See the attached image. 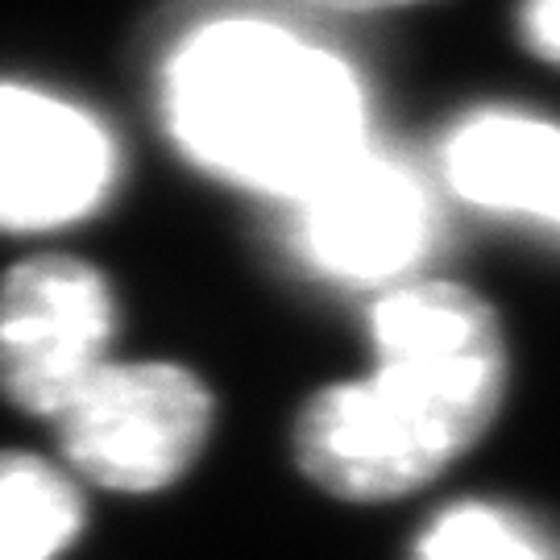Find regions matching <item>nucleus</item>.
<instances>
[{
    "label": "nucleus",
    "mask_w": 560,
    "mask_h": 560,
    "mask_svg": "<svg viewBox=\"0 0 560 560\" xmlns=\"http://www.w3.org/2000/svg\"><path fill=\"white\" fill-rule=\"evenodd\" d=\"M374 374L307 402L300 465L328 494L420 490L499 416L506 353L490 303L457 282H399L370 316Z\"/></svg>",
    "instance_id": "1"
},
{
    "label": "nucleus",
    "mask_w": 560,
    "mask_h": 560,
    "mask_svg": "<svg viewBox=\"0 0 560 560\" xmlns=\"http://www.w3.org/2000/svg\"><path fill=\"white\" fill-rule=\"evenodd\" d=\"M162 108L196 166L291 203L365 145L353 67L261 18L187 34L162 71Z\"/></svg>",
    "instance_id": "2"
},
{
    "label": "nucleus",
    "mask_w": 560,
    "mask_h": 560,
    "mask_svg": "<svg viewBox=\"0 0 560 560\" xmlns=\"http://www.w3.org/2000/svg\"><path fill=\"white\" fill-rule=\"evenodd\" d=\"M287 237L307 270L349 287H390L441 237L436 191L407 159L370 141L291 203Z\"/></svg>",
    "instance_id": "3"
},
{
    "label": "nucleus",
    "mask_w": 560,
    "mask_h": 560,
    "mask_svg": "<svg viewBox=\"0 0 560 560\" xmlns=\"http://www.w3.org/2000/svg\"><path fill=\"white\" fill-rule=\"evenodd\" d=\"M62 457L108 490L141 494L175 481L196 460L212 399L166 361L101 365L59 416Z\"/></svg>",
    "instance_id": "4"
},
{
    "label": "nucleus",
    "mask_w": 560,
    "mask_h": 560,
    "mask_svg": "<svg viewBox=\"0 0 560 560\" xmlns=\"http://www.w3.org/2000/svg\"><path fill=\"white\" fill-rule=\"evenodd\" d=\"M117 324L101 270L42 254L0 279V390L34 416H59L108 353Z\"/></svg>",
    "instance_id": "5"
},
{
    "label": "nucleus",
    "mask_w": 560,
    "mask_h": 560,
    "mask_svg": "<svg viewBox=\"0 0 560 560\" xmlns=\"http://www.w3.org/2000/svg\"><path fill=\"white\" fill-rule=\"evenodd\" d=\"M117 145L92 113L38 88L0 83V229L42 233L96 212Z\"/></svg>",
    "instance_id": "6"
},
{
    "label": "nucleus",
    "mask_w": 560,
    "mask_h": 560,
    "mask_svg": "<svg viewBox=\"0 0 560 560\" xmlns=\"http://www.w3.org/2000/svg\"><path fill=\"white\" fill-rule=\"evenodd\" d=\"M444 183L465 203L560 233V125L511 108L465 117L441 145Z\"/></svg>",
    "instance_id": "7"
},
{
    "label": "nucleus",
    "mask_w": 560,
    "mask_h": 560,
    "mask_svg": "<svg viewBox=\"0 0 560 560\" xmlns=\"http://www.w3.org/2000/svg\"><path fill=\"white\" fill-rule=\"evenodd\" d=\"M83 527L71 478L25 453H0V560H55Z\"/></svg>",
    "instance_id": "8"
},
{
    "label": "nucleus",
    "mask_w": 560,
    "mask_h": 560,
    "mask_svg": "<svg viewBox=\"0 0 560 560\" xmlns=\"http://www.w3.org/2000/svg\"><path fill=\"white\" fill-rule=\"evenodd\" d=\"M416 560H560V552L520 511L457 502L428 523Z\"/></svg>",
    "instance_id": "9"
},
{
    "label": "nucleus",
    "mask_w": 560,
    "mask_h": 560,
    "mask_svg": "<svg viewBox=\"0 0 560 560\" xmlns=\"http://www.w3.org/2000/svg\"><path fill=\"white\" fill-rule=\"evenodd\" d=\"M520 34L532 55L560 67V0H520Z\"/></svg>",
    "instance_id": "10"
},
{
    "label": "nucleus",
    "mask_w": 560,
    "mask_h": 560,
    "mask_svg": "<svg viewBox=\"0 0 560 560\" xmlns=\"http://www.w3.org/2000/svg\"><path fill=\"white\" fill-rule=\"evenodd\" d=\"M307 4H324V9L361 13V9H386V4H411V0H307Z\"/></svg>",
    "instance_id": "11"
}]
</instances>
